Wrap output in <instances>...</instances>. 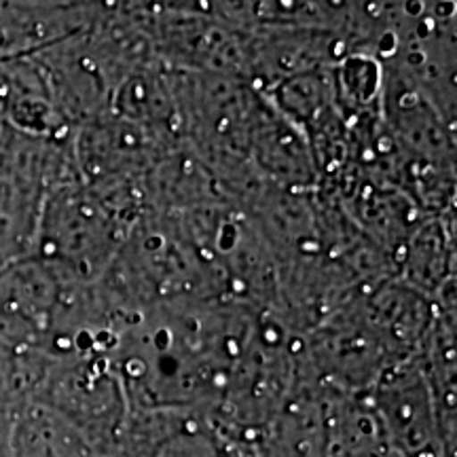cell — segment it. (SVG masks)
Wrapping results in <instances>:
<instances>
[{
  "mask_svg": "<svg viewBox=\"0 0 457 457\" xmlns=\"http://www.w3.org/2000/svg\"><path fill=\"white\" fill-rule=\"evenodd\" d=\"M4 125H7V119H4L3 104H0V134H3V131H4Z\"/></svg>",
  "mask_w": 457,
  "mask_h": 457,
  "instance_id": "1",
  "label": "cell"
}]
</instances>
